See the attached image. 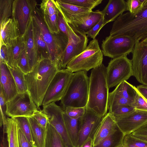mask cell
<instances>
[{"label": "cell", "mask_w": 147, "mask_h": 147, "mask_svg": "<svg viewBox=\"0 0 147 147\" xmlns=\"http://www.w3.org/2000/svg\"><path fill=\"white\" fill-rule=\"evenodd\" d=\"M60 67L49 59L38 62L25 75L28 91L37 108L42 105L46 92Z\"/></svg>", "instance_id": "6da1fadb"}, {"label": "cell", "mask_w": 147, "mask_h": 147, "mask_svg": "<svg viewBox=\"0 0 147 147\" xmlns=\"http://www.w3.org/2000/svg\"><path fill=\"white\" fill-rule=\"evenodd\" d=\"M107 67L102 63L92 69L89 78L88 97L86 108L103 117L108 110L109 88L106 76Z\"/></svg>", "instance_id": "7a4b0ae2"}, {"label": "cell", "mask_w": 147, "mask_h": 147, "mask_svg": "<svg viewBox=\"0 0 147 147\" xmlns=\"http://www.w3.org/2000/svg\"><path fill=\"white\" fill-rule=\"evenodd\" d=\"M110 35L128 36L136 42L147 38V7L135 14L127 12L119 16L113 24Z\"/></svg>", "instance_id": "3957f363"}, {"label": "cell", "mask_w": 147, "mask_h": 147, "mask_svg": "<svg viewBox=\"0 0 147 147\" xmlns=\"http://www.w3.org/2000/svg\"><path fill=\"white\" fill-rule=\"evenodd\" d=\"M89 85V78L86 71L73 73L65 93L61 100L63 109L68 107H86L88 100Z\"/></svg>", "instance_id": "277c9868"}, {"label": "cell", "mask_w": 147, "mask_h": 147, "mask_svg": "<svg viewBox=\"0 0 147 147\" xmlns=\"http://www.w3.org/2000/svg\"><path fill=\"white\" fill-rule=\"evenodd\" d=\"M33 16L48 47L50 60L60 69L61 61L67 44L68 38L61 32L58 34L51 33L45 23L40 9L37 7Z\"/></svg>", "instance_id": "5b68a950"}, {"label": "cell", "mask_w": 147, "mask_h": 147, "mask_svg": "<svg viewBox=\"0 0 147 147\" xmlns=\"http://www.w3.org/2000/svg\"><path fill=\"white\" fill-rule=\"evenodd\" d=\"M103 54L98 40L90 41L86 49L67 64L66 68L72 73L84 71H87L100 65Z\"/></svg>", "instance_id": "8992f818"}, {"label": "cell", "mask_w": 147, "mask_h": 147, "mask_svg": "<svg viewBox=\"0 0 147 147\" xmlns=\"http://www.w3.org/2000/svg\"><path fill=\"white\" fill-rule=\"evenodd\" d=\"M66 22L68 30V42L61 59V69H65L69 62L86 49L88 41L85 32Z\"/></svg>", "instance_id": "52a82bcc"}, {"label": "cell", "mask_w": 147, "mask_h": 147, "mask_svg": "<svg viewBox=\"0 0 147 147\" xmlns=\"http://www.w3.org/2000/svg\"><path fill=\"white\" fill-rule=\"evenodd\" d=\"M133 76L131 60L127 55L111 59L106 69V76L109 88L116 86Z\"/></svg>", "instance_id": "ba28073f"}, {"label": "cell", "mask_w": 147, "mask_h": 147, "mask_svg": "<svg viewBox=\"0 0 147 147\" xmlns=\"http://www.w3.org/2000/svg\"><path fill=\"white\" fill-rule=\"evenodd\" d=\"M136 43L128 36L109 35L102 41V51L104 56L113 59L132 53Z\"/></svg>", "instance_id": "9c48e42d"}, {"label": "cell", "mask_w": 147, "mask_h": 147, "mask_svg": "<svg viewBox=\"0 0 147 147\" xmlns=\"http://www.w3.org/2000/svg\"><path fill=\"white\" fill-rule=\"evenodd\" d=\"M73 73L67 68L57 72L46 92L42 102L43 106L61 100L65 93Z\"/></svg>", "instance_id": "30bf717a"}, {"label": "cell", "mask_w": 147, "mask_h": 147, "mask_svg": "<svg viewBox=\"0 0 147 147\" xmlns=\"http://www.w3.org/2000/svg\"><path fill=\"white\" fill-rule=\"evenodd\" d=\"M6 104V115L11 118L32 117L37 109L28 91L18 93Z\"/></svg>", "instance_id": "8fae6325"}, {"label": "cell", "mask_w": 147, "mask_h": 147, "mask_svg": "<svg viewBox=\"0 0 147 147\" xmlns=\"http://www.w3.org/2000/svg\"><path fill=\"white\" fill-rule=\"evenodd\" d=\"M34 0H13L11 18L16 24L20 35H23L37 7Z\"/></svg>", "instance_id": "7c38bea8"}, {"label": "cell", "mask_w": 147, "mask_h": 147, "mask_svg": "<svg viewBox=\"0 0 147 147\" xmlns=\"http://www.w3.org/2000/svg\"><path fill=\"white\" fill-rule=\"evenodd\" d=\"M42 112L47 116L49 123L52 125L61 136L65 147H74L68 135L65 125L63 110L55 102L43 106Z\"/></svg>", "instance_id": "4fadbf2b"}, {"label": "cell", "mask_w": 147, "mask_h": 147, "mask_svg": "<svg viewBox=\"0 0 147 147\" xmlns=\"http://www.w3.org/2000/svg\"><path fill=\"white\" fill-rule=\"evenodd\" d=\"M132 53L133 76L139 82L147 86V43L136 42Z\"/></svg>", "instance_id": "5bb4252c"}, {"label": "cell", "mask_w": 147, "mask_h": 147, "mask_svg": "<svg viewBox=\"0 0 147 147\" xmlns=\"http://www.w3.org/2000/svg\"><path fill=\"white\" fill-rule=\"evenodd\" d=\"M103 117L98 116L86 107L85 113L80 118L78 142V147H80L90 138L93 140Z\"/></svg>", "instance_id": "9a60e30c"}, {"label": "cell", "mask_w": 147, "mask_h": 147, "mask_svg": "<svg viewBox=\"0 0 147 147\" xmlns=\"http://www.w3.org/2000/svg\"><path fill=\"white\" fill-rule=\"evenodd\" d=\"M114 119L124 135L129 134L147 124V111L135 109L125 116Z\"/></svg>", "instance_id": "2e32d148"}, {"label": "cell", "mask_w": 147, "mask_h": 147, "mask_svg": "<svg viewBox=\"0 0 147 147\" xmlns=\"http://www.w3.org/2000/svg\"><path fill=\"white\" fill-rule=\"evenodd\" d=\"M55 1L59 11L65 21L76 27L92 11L88 8L65 3L61 0Z\"/></svg>", "instance_id": "e0dca14e"}, {"label": "cell", "mask_w": 147, "mask_h": 147, "mask_svg": "<svg viewBox=\"0 0 147 147\" xmlns=\"http://www.w3.org/2000/svg\"><path fill=\"white\" fill-rule=\"evenodd\" d=\"M39 9L45 23L49 31L53 34L59 33L60 31L58 24L59 11L55 1L42 0Z\"/></svg>", "instance_id": "ac0fdd59"}, {"label": "cell", "mask_w": 147, "mask_h": 147, "mask_svg": "<svg viewBox=\"0 0 147 147\" xmlns=\"http://www.w3.org/2000/svg\"><path fill=\"white\" fill-rule=\"evenodd\" d=\"M0 88L6 102L13 98L18 94L16 84L8 65L0 62Z\"/></svg>", "instance_id": "d6986e66"}, {"label": "cell", "mask_w": 147, "mask_h": 147, "mask_svg": "<svg viewBox=\"0 0 147 147\" xmlns=\"http://www.w3.org/2000/svg\"><path fill=\"white\" fill-rule=\"evenodd\" d=\"M117 125L109 113L104 116L98 126L93 139V145L100 142L109 136L115 130Z\"/></svg>", "instance_id": "ffe728a7"}, {"label": "cell", "mask_w": 147, "mask_h": 147, "mask_svg": "<svg viewBox=\"0 0 147 147\" xmlns=\"http://www.w3.org/2000/svg\"><path fill=\"white\" fill-rule=\"evenodd\" d=\"M127 11L126 2L124 0H110L102 12L104 26L107 23L115 21Z\"/></svg>", "instance_id": "44dd1931"}, {"label": "cell", "mask_w": 147, "mask_h": 147, "mask_svg": "<svg viewBox=\"0 0 147 147\" xmlns=\"http://www.w3.org/2000/svg\"><path fill=\"white\" fill-rule=\"evenodd\" d=\"M0 46L10 45L20 35L18 26L10 18L0 25Z\"/></svg>", "instance_id": "7402d4cb"}, {"label": "cell", "mask_w": 147, "mask_h": 147, "mask_svg": "<svg viewBox=\"0 0 147 147\" xmlns=\"http://www.w3.org/2000/svg\"><path fill=\"white\" fill-rule=\"evenodd\" d=\"M32 17L27 30L23 35L30 71L38 62L34 37Z\"/></svg>", "instance_id": "603a6c76"}, {"label": "cell", "mask_w": 147, "mask_h": 147, "mask_svg": "<svg viewBox=\"0 0 147 147\" xmlns=\"http://www.w3.org/2000/svg\"><path fill=\"white\" fill-rule=\"evenodd\" d=\"M34 39L37 62L44 59L50 60L49 50L38 24L32 16Z\"/></svg>", "instance_id": "cb8c5ba5"}, {"label": "cell", "mask_w": 147, "mask_h": 147, "mask_svg": "<svg viewBox=\"0 0 147 147\" xmlns=\"http://www.w3.org/2000/svg\"><path fill=\"white\" fill-rule=\"evenodd\" d=\"M7 46L9 58V63L7 65L17 67L18 59L25 48L23 36L20 35L10 45Z\"/></svg>", "instance_id": "d4e9b609"}, {"label": "cell", "mask_w": 147, "mask_h": 147, "mask_svg": "<svg viewBox=\"0 0 147 147\" xmlns=\"http://www.w3.org/2000/svg\"><path fill=\"white\" fill-rule=\"evenodd\" d=\"M33 147H45L47 128L40 125L32 117H28Z\"/></svg>", "instance_id": "484cf974"}, {"label": "cell", "mask_w": 147, "mask_h": 147, "mask_svg": "<svg viewBox=\"0 0 147 147\" xmlns=\"http://www.w3.org/2000/svg\"><path fill=\"white\" fill-rule=\"evenodd\" d=\"M3 125L7 134L8 147H19L18 127L16 120L13 118L7 117Z\"/></svg>", "instance_id": "4316f807"}, {"label": "cell", "mask_w": 147, "mask_h": 147, "mask_svg": "<svg viewBox=\"0 0 147 147\" xmlns=\"http://www.w3.org/2000/svg\"><path fill=\"white\" fill-rule=\"evenodd\" d=\"M63 115L65 127L71 141L74 147H78V142L81 117L77 119L72 118L64 111Z\"/></svg>", "instance_id": "83f0119b"}, {"label": "cell", "mask_w": 147, "mask_h": 147, "mask_svg": "<svg viewBox=\"0 0 147 147\" xmlns=\"http://www.w3.org/2000/svg\"><path fill=\"white\" fill-rule=\"evenodd\" d=\"M102 16V11L99 10L92 11L76 27L86 34L100 21Z\"/></svg>", "instance_id": "f1b7e54d"}, {"label": "cell", "mask_w": 147, "mask_h": 147, "mask_svg": "<svg viewBox=\"0 0 147 147\" xmlns=\"http://www.w3.org/2000/svg\"><path fill=\"white\" fill-rule=\"evenodd\" d=\"M45 147H65L61 136L55 127L48 123Z\"/></svg>", "instance_id": "f546056e"}, {"label": "cell", "mask_w": 147, "mask_h": 147, "mask_svg": "<svg viewBox=\"0 0 147 147\" xmlns=\"http://www.w3.org/2000/svg\"><path fill=\"white\" fill-rule=\"evenodd\" d=\"M124 136L117 126L111 135L92 147H117L122 144Z\"/></svg>", "instance_id": "4dcf8cb0"}, {"label": "cell", "mask_w": 147, "mask_h": 147, "mask_svg": "<svg viewBox=\"0 0 147 147\" xmlns=\"http://www.w3.org/2000/svg\"><path fill=\"white\" fill-rule=\"evenodd\" d=\"M126 99L133 102L137 93L136 87L126 81L121 82L113 91Z\"/></svg>", "instance_id": "1f68e13d"}, {"label": "cell", "mask_w": 147, "mask_h": 147, "mask_svg": "<svg viewBox=\"0 0 147 147\" xmlns=\"http://www.w3.org/2000/svg\"><path fill=\"white\" fill-rule=\"evenodd\" d=\"M8 66L15 81L18 93L27 91L25 74L18 67Z\"/></svg>", "instance_id": "d6a6232c"}, {"label": "cell", "mask_w": 147, "mask_h": 147, "mask_svg": "<svg viewBox=\"0 0 147 147\" xmlns=\"http://www.w3.org/2000/svg\"><path fill=\"white\" fill-rule=\"evenodd\" d=\"M13 0H0V25L12 16Z\"/></svg>", "instance_id": "836d02e7"}, {"label": "cell", "mask_w": 147, "mask_h": 147, "mask_svg": "<svg viewBox=\"0 0 147 147\" xmlns=\"http://www.w3.org/2000/svg\"><path fill=\"white\" fill-rule=\"evenodd\" d=\"M17 123L19 127L21 129L26 138L33 146L30 126L28 117H19L14 118Z\"/></svg>", "instance_id": "e575fe53"}, {"label": "cell", "mask_w": 147, "mask_h": 147, "mask_svg": "<svg viewBox=\"0 0 147 147\" xmlns=\"http://www.w3.org/2000/svg\"><path fill=\"white\" fill-rule=\"evenodd\" d=\"M132 102L113 91L109 93L108 109L121 105H131Z\"/></svg>", "instance_id": "d590c367"}, {"label": "cell", "mask_w": 147, "mask_h": 147, "mask_svg": "<svg viewBox=\"0 0 147 147\" xmlns=\"http://www.w3.org/2000/svg\"><path fill=\"white\" fill-rule=\"evenodd\" d=\"M65 3L78 6L87 8L91 10L100 4L102 0H61Z\"/></svg>", "instance_id": "8d00e7d4"}, {"label": "cell", "mask_w": 147, "mask_h": 147, "mask_svg": "<svg viewBox=\"0 0 147 147\" xmlns=\"http://www.w3.org/2000/svg\"><path fill=\"white\" fill-rule=\"evenodd\" d=\"M135 109L130 105H121L108 109L109 113L114 119L125 116L134 111Z\"/></svg>", "instance_id": "74e56055"}, {"label": "cell", "mask_w": 147, "mask_h": 147, "mask_svg": "<svg viewBox=\"0 0 147 147\" xmlns=\"http://www.w3.org/2000/svg\"><path fill=\"white\" fill-rule=\"evenodd\" d=\"M122 144L125 147H147V142L132 136L130 134L124 135Z\"/></svg>", "instance_id": "f35d334b"}, {"label": "cell", "mask_w": 147, "mask_h": 147, "mask_svg": "<svg viewBox=\"0 0 147 147\" xmlns=\"http://www.w3.org/2000/svg\"><path fill=\"white\" fill-rule=\"evenodd\" d=\"M146 0H128L126 2L127 11L132 14H135L143 8Z\"/></svg>", "instance_id": "ab89813d"}, {"label": "cell", "mask_w": 147, "mask_h": 147, "mask_svg": "<svg viewBox=\"0 0 147 147\" xmlns=\"http://www.w3.org/2000/svg\"><path fill=\"white\" fill-rule=\"evenodd\" d=\"M17 67L25 74L30 71L26 48L23 50L18 59Z\"/></svg>", "instance_id": "60d3db41"}, {"label": "cell", "mask_w": 147, "mask_h": 147, "mask_svg": "<svg viewBox=\"0 0 147 147\" xmlns=\"http://www.w3.org/2000/svg\"><path fill=\"white\" fill-rule=\"evenodd\" d=\"M131 105L135 109L147 111V101L137 90L136 96Z\"/></svg>", "instance_id": "b9f144b4"}, {"label": "cell", "mask_w": 147, "mask_h": 147, "mask_svg": "<svg viewBox=\"0 0 147 147\" xmlns=\"http://www.w3.org/2000/svg\"><path fill=\"white\" fill-rule=\"evenodd\" d=\"M86 109V107H68L63 110L70 117L74 119H77L83 116L85 113Z\"/></svg>", "instance_id": "7bdbcfd3"}, {"label": "cell", "mask_w": 147, "mask_h": 147, "mask_svg": "<svg viewBox=\"0 0 147 147\" xmlns=\"http://www.w3.org/2000/svg\"><path fill=\"white\" fill-rule=\"evenodd\" d=\"M32 117L40 125L44 128H47L49 123L48 118L47 115L43 113L41 110H36Z\"/></svg>", "instance_id": "ee69618b"}, {"label": "cell", "mask_w": 147, "mask_h": 147, "mask_svg": "<svg viewBox=\"0 0 147 147\" xmlns=\"http://www.w3.org/2000/svg\"><path fill=\"white\" fill-rule=\"evenodd\" d=\"M6 102L5 100L2 90L0 88V123L1 125L3 123L6 119V111L7 109Z\"/></svg>", "instance_id": "f6af8a7d"}, {"label": "cell", "mask_w": 147, "mask_h": 147, "mask_svg": "<svg viewBox=\"0 0 147 147\" xmlns=\"http://www.w3.org/2000/svg\"><path fill=\"white\" fill-rule=\"evenodd\" d=\"M103 16L100 21L92 28L86 33L87 36L93 39H95L101 29L104 26Z\"/></svg>", "instance_id": "bcb514c9"}, {"label": "cell", "mask_w": 147, "mask_h": 147, "mask_svg": "<svg viewBox=\"0 0 147 147\" xmlns=\"http://www.w3.org/2000/svg\"><path fill=\"white\" fill-rule=\"evenodd\" d=\"M130 134L134 137L147 142V124Z\"/></svg>", "instance_id": "7dc6e473"}, {"label": "cell", "mask_w": 147, "mask_h": 147, "mask_svg": "<svg viewBox=\"0 0 147 147\" xmlns=\"http://www.w3.org/2000/svg\"><path fill=\"white\" fill-rule=\"evenodd\" d=\"M58 24L60 31L64 34L68 38V30L66 22L59 11L58 15Z\"/></svg>", "instance_id": "c3c4849f"}, {"label": "cell", "mask_w": 147, "mask_h": 147, "mask_svg": "<svg viewBox=\"0 0 147 147\" xmlns=\"http://www.w3.org/2000/svg\"><path fill=\"white\" fill-rule=\"evenodd\" d=\"M18 139L19 147H33L30 144L21 129L19 127Z\"/></svg>", "instance_id": "681fc988"}, {"label": "cell", "mask_w": 147, "mask_h": 147, "mask_svg": "<svg viewBox=\"0 0 147 147\" xmlns=\"http://www.w3.org/2000/svg\"><path fill=\"white\" fill-rule=\"evenodd\" d=\"M0 62L4 63L8 65L9 58L7 47L5 45L0 46Z\"/></svg>", "instance_id": "f907efd6"}, {"label": "cell", "mask_w": 147, "mask_h": 147, "mask_svg": "<svg viewBox=\"0 0 147 147\" xmlns=\"http://www.w3.org/2000/svg\"><path fill=\"white\" fill-rule=\"evenodd\" d=\"M136 88L140 93L147 101V86L140 85L137 86Z\"/></svg>", "instance_id": "816d5d0a"}, {"label": "cell", "mask_w": 147, "mask_h": 147, "mask_svg": "<svg viewBox=\"0 0 147 147\" xmlns=\"http://www.w3.org/2000/svg\"><path fill=\"white\" fill-rule=\"evenodd\" d=\"M93 140L90 138L81 146L80 147H92Z\"/></svg>", "instance_id": "f5cc1de1"}, {"label": "cell", "mask_w": 147, "mask_h": 147, "mask_svg": "<svg viewBox=\"0 0 147 147\" xmlns=\"http://www.w3.org/2000/svg\"><path fill=\"white\" fill-rule=\"evenodd\" d=\"M143 7H147V0H146L144 4Z\"/></svg>", "instance_id": "db71d44e"}, {"label": "cell", "mask_w": 147, "mask_h": 147, "mask_svg": "<svg viewBox=\"0 0 147 147\" xmlns=\"http://www.w3.org/2000/svg\"><path fill=\"white\" fill-rule=\"evenodd\" d=\"M141 41L147 43V38Z\"/></svg>", "instance_id": "11a10c76"}, {"label": "cell", "mask_w": 147, "mask_h": 147, "mask_svg": "<svg viewBox=\"0 0 147 147\" xmlns=\"http://www.w3.org/2000/svg\"><path fill=\"white\" fill-rule=\"evenodd\" d=\"M117 147H125L122 144H121V145Z\"/></svg>", "instance_id": "9f6ffc18"}]
</instances>
